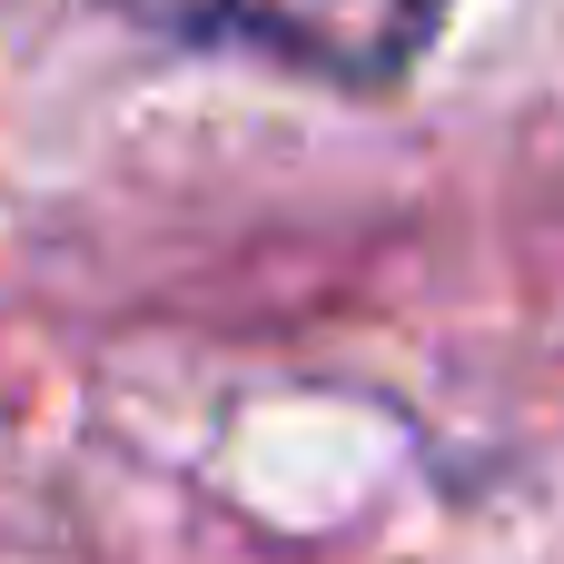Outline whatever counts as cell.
I'll return each instance as SVG.
<instances>
[{"label": "cell", "mask_w": 564, "mask_h": 564, "mask_svg": "<svg viewBox=\"0 0 564 564\" xmlns=\"http://www.w3.org/2000/svg\"><path fill=\"white\" fill-rule=\"evenodd\" d=\"M139 10L188 40L268 50V59L327 69V79H387L446 20V0H139Z\"/></svg>", "instance_id": "cell-1"}]
</instances>
